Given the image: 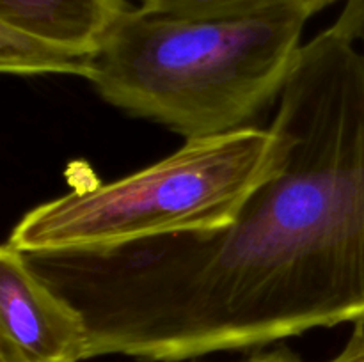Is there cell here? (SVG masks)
Masks as SVG:
<instances>
[{"label":"cell","instance_id":"6da1fadb","mask_svg":"<svg viewBox=\"0 0 364 362\" xmlns=\"http://www.w3.org/2000/svg\"><path fill=\"white\" fill-rule=\"evenodd\" d=\"M276 170L228 226L27 254L89 327V358L181 362L364 319V48L304 43L270 124Z\"/></svg>","mask_w":364,"mask_h":362},{"label":"cell","instance_id":"7a4b0ae2","mask_svg":"<svg viewBox=\"0 0 364 362\" xmlns=\"http://www.w3.org/2000/svg\"><path fill=\"white\" fill-rule=\"evenodd\" d=\"M311 16L299 6L237 16L132 7L84 78L109 105L185 141L223 135L279 99Z\"/></svg>","mask_w":364,"mask_h":362},{"label":"cell","instance_id":"3957f363","mask_svg":"<svg viewBox=\"0 0 364 362\" xmlns=\"http://www.w3.org/2000/svg\"><path fill=\"white\" fill-rule=\"evenodd\" d=\"M279 155L272 128L185 141L173 155L130 176L34 206L6 241L23 254H53L219 229L276 170Z\"/></svg>","mask_w":364,"mask_h":362},{"label":"cell","instance_id":"277c9868","mask_svg":"<svg viewBox=\"0 0 364 362\" xmlns=\"http://www.w3.org/2000/svg\"><path fill=\"white\" fill-rule=\"evenodd\" d=\"M130 9L127 0H0V70L84 78Z\"/></svg>","mask_w":364,"mask_h":362},{"label":"cell","instance_id":"5b68a950","mask_svg":"<svg viewBox=\"0 0 364 362\" xmlns=\"http://www.w3.org/2000/svg\"><path fill=\"white\" fill-rule=\"evenodd\" d=\"M87 358L89 327L82 312L6 241L0 248V362Z\"/></svg>","mask_w":364,"mask_h":362},{"label":"cell","instance_id":"8992f818","mask_svg":"<svg viewBox=\"0 0 364 362\" xmlns=\"http://www.w3.org/2000/svg\"><path fill=\"white\" fill-rule=\"evenodd\" d=\"M338 0H144L142 9L176 16H237L284 6H299L315 16Z\"/></svg>","mask_w":364,"mask_h":362},{"label":"cell","instance_id":"52a82bcc","mask_svg":"<svg viewBox=\"0 0 364 362\" xmlns=\"http://www.w3.org/2000/svg\"><path fill=\"white\" fill-rule=\"evenodd\" d=\"M331 28L347 41L364 48V0H345L343 9Z\"/></svg>","mask_w":364,"mask_h":362},{"label":"cell","instance_id":"ba28073f","mask_svg":"<svg viewBox=\"0 0 364 362\" xmlns=\"http://www.w3.org/2000/svg\"><path fill=\"white\" fill-rule=\"evenodd\" d=\"M329 362H364V319L354 323L350 339L340 355Z\"/></svg>","mask_w":364,"mask_h":362},{"label":"cell","instance_id":"9c48e42d","mask_svg":"<svg viewBox=\"0 0 364 362\" xmlns=\"http://www.w3.org/2000/svg\"><path fill=\"white\" fill-rule=\"evenodd\" d=\"M242 362H302L297 355L288 348H277V350L265 351V353L252 355L251 358Z\"/></svg>","mask_w":364,"mask_h":362}]
</instances>
